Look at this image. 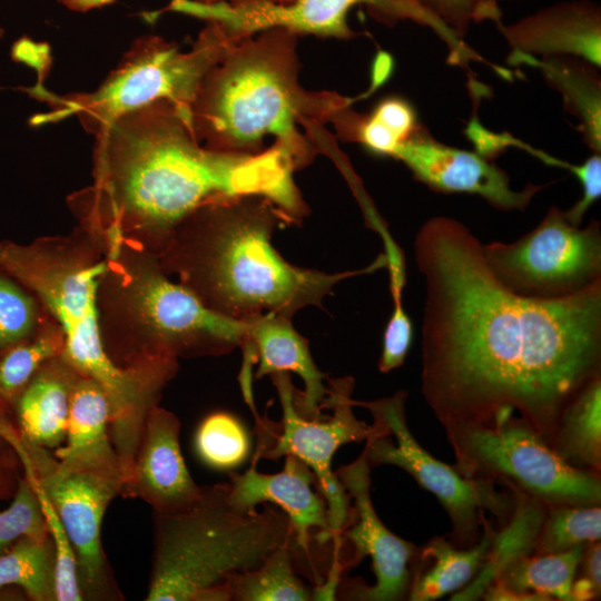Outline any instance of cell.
<instances>
[{"mask_svg":"<svg viewBox=\"0 0 601 601\" xmlns=\"http://www.w3.org/2000/svg\"><path fill=\"white\" fill-rule=\"evenodd\" d=\"M483 534L470 548H457L442 536H434L417 552L408 589L411 601H432L460 591L481 570L490 550L494 533L487 520Z\"/></svg>","mask_w":601,"mask_h":601,"instance_id":"cell-24","label":"cell"},{"mask_svg":"<svg viewBox=\"0 0 601 601\" xmlns=\"http://www.w3.org/2000/svg\"><path fill=\"white\" fill-rule=\"evenodd\" d=\"M47 314L38 297L0 267V353L32 337Z\"/></svg>","mask_w":601,"mask_h":601,"instance_id":"cell-34","label":"cell"},{"mask_svg":"<svg viewBox=\"0 0 601 601\" xmlns=\"http://www.w3.org/2000/svg\"><path fill=\"white\" fill-rule=\"evenodd\" d=\"M71 10L85 12L93 8H99L112 3L115 0H59Z\"/></svg>","mask_w":601,"mask_h":601,"instance_id":"cell-41","label":"cell"},{"mask_svg":"<svg viewBox=\"0 0 601 601\" xmlns=\"http://www.w3.org/2000/svg\"><path fill=\"white\" fill-rule=\"evenodd\" d=\"M237 40L219 22L207 20L189 51L158 36L137 39L91 92L57 95L39 77L33 87L22 90L43 101L48 110L30 122L40 126L75 116L85 131L95 136L121 115L158 100L188 110L207 73Z\"/></svg>","mask_w":601,"mask_h":601,"instance_id":"cell-8","label":"cell"},{"mask_svg":"<svg viewBox=\"0 0 601 601\" xmlns=\"http://www.w3.org/2000/svg\"><path fill=\"white\" fill-rule=\"evenodd\" d=\"M365 6L377 22L392 27L412 21L430 28L447 48V63L470 69L481 56L457 38L444 23L414 0H229L206 6L194 0H170L162 11H176L219 22L231 36L244 38L269 28H282L297 37L348 40L357 33L348 26L347 16L355 6Z\"/></svg>","mask_w":601,"mask_h":601,"instance_id":"cell-11","label":"cell"},{"mask_svg":"<svg viewBox=\"0 0 601 601\" xmlns=\"http://www.w3.org/2000/svg\"><path fill=\"white\" fill-rule=\"evenodd\" d=\"M511 65L526 63L542 73L558 91L568 114L578 120V130L587 147L601 154V77L599 68L572 56H533L510 53Z\"/></svg>","mask_w":601,"mask_h":601,"instance_id":"cell-23","label":"cell"},{"mask_svg":"<svg viewBox=\"0 0 601 601\" xmlns=\"http://www.w3.org/2000/svg\"><path fill=\"white\" fill-rule=\"evenodd\" d=\"M344 140L361 144L380 157L394 158L422 125L414 106L401 96L381 99L370 114L354 112Z\"/></svg>","mask_w":601,"mask_h":601,"instance_id":"cell-29","label":"cell"},{"mask_svg":"<svg viewBox=\"0 0 601 601\" xmlns=\"http://www.w3.org/2000/svg\"><path fill=\"white\" fill-rule=\"evenodd\" d=\"M282 405L280 422H269L256 415L259 459L278 460L294 455L315 474L326 501L333 538L341 534L351 516V500L336 473L332 459L344 444L366 439L370 425L358 421L353 412L351 377L329 380L328 394L323 407L332 415L307 417L295 404L296 388L289 373L269 375Z\"/></svg>","mask_w":601,"mask_h":601,"instance_id":"cell-14","label":"cell"},{"mask_svg":"<svg viewBox=\"0 0 601 601\" xmlns=\"http://www.w3.org/2000/svg\"><path fill=\"white\" fill-rule=\"evenodd\" d=\"M336 476L353 501L341 534L353 546V562L371 558L376 579L374 585L359 589L356 595L370 601L403 599L408 593L418 549L391 532L378 518L371 499V465L364 450L355 461L341 466Z\"/></svg>","mask_w":601,"mask_h":601,"instance_id":"cell-16","label":"cell"},{"mask_svg":"<svg viewBox=\"0 0 601 601\" xmlns=\"http://www.w3.org/2000/svg\"><path fill=\"white\" fill-rule=\"evenodd\" d=\"M406 397L405 391H397L374 401L351 400L353 406L365 407L373 416L364 447L367 462L371 467L395 465L407 472L447 513L451 542L457 548H470L481 538L485 512L500 519L511 516L513 500L496 491L493 482L466 477L454 465L428 453L410 431Z\"/></svg>","mask_w":601,"mask_h":601,"instance_id":"cell-10","label":"cell"},{"mask_svg":"<svg viewBox=\"0 0 601 601\" xmlns=\"http://www.w3.org/2000/svg\"><path fill=\"white\" fill-rule=\"evenodd\" d=\"M102 242L106 265L96 300L100 339L115 365L176 374L179 358L224 355L243 345L247 321L208 308L139 245Z\"/></svg>","mask_w":601,"mask_h":601,"instance_id":"cell-5","label":"cell"},{"mask_svg":"<svg viewBox=\"0 0 601 601\" xmlns=\"http://www.w3.org/2000/svg\"><path fill=\"white\" fill-rule=\"evenodd\" d=\"M444 23L457 38L464 37L473 23L502 19L501 1L511 0H414Z\"/></svg>","mask_w":601,"mask_h":601,"instance_id":"cell-36","label":"cell"},{"mask_svg":"<svg viewBox=\"0 0 601 601\" xmlns=\"http://www.w3.org/2000/svg\"><path fill=\"white\" fill-rule=\"evenodd\" d=\"M63 347V333L47 314L32 337L0 353V415H10L13 403L31 377L47 361L61 355Z\"/></svg>","mask_w":601,"mask_h":601,"instance_id":"cell-30","label":"cell"},{"mask_svg":"<svg viewBox=\"0 0 601 601\" xmlns=\"http://www.w3.org/2000/svg\"><path fill=\"white\" fill-rule=\"evenodd\" d=\"M195 449L207 465L229 470L242 464L249 451V436L242 422L227 412H214L199 424Z\"/></svg>","mask_w":601,"mask_h":601,"instance_id":"cell-33","label":"cell"},{"mask_svg":"<svg viewBox=\"0 0 601 601\" xmlns=\"http://www.w3.org/2000/svg\"><path fill=\"white\" fill-rule=\"evenodd\" d=\"M569 171L579 180L582 196L571 208L564 210V215L572 225L580 226L589 208L601 196V154L593 152L582 164H572Z\"/></svg>","mask_w":601,"mask_h":601,"instance_id":"cell-38","label":"cell"},{"mask_svg":"<svg viewBox=\"0 0 601 601\" xmlns=\"http://www.w3.org/2000/svg\"><path fill=\"white\" fill-rule=\"evenodd\" d=\"M294 169L273 145L258 154L209 149L188 110L158 100L116 118L95 135L92 183L67 205L102 240L122 238L156 255L198 207L223 197L268 198L290 224L308 215Z\"/></svg>","mask_w":601,"mask_h":601,"instance_id":"cell-2","label":"cell"},{"mask_svg":"<svg viewBox=\"0 0 601 601\" xmlns=\"http://www.w3.org/2000/svg\"><path fill=\"white\" fill-rule=\"evenodd\" d=\"M78 375L62 355H58L42 364L31 377L9 415L27 440L49 450L62 445Z\"/></svg>","mask_w":601,"mask_h":601,"instance_id":"cell-22","label":"cell"},{"mask_svg":"<svg viewBox=\"0 0 601 601\" xmlns=\"http://www.w3.org/2000/svg\"><path fill=\"white\" fill-rule=\"evenodd\" d=\"M287 224L264 196L217 198L187 216L155 256L204 305L238 321L267 313L292 319L305 307L321 306L341 280L387 267L385 253L357 270L295 266L272 245L274 231Z\"/></svg>","mask_w":601,"mask_h":601,"instance_id":"cell-3","label":"cell"},{"mask_svg":"<svg viewBox=\"0 0 601 601\" xmlns=\"http://www.w3.org/2000/svg\"><path fill=\"white\" fill-rule=\"evenodd\" d=\"M515 494V506L506 529L493 536L485 561L476 579L451 598V600H476L503 570L515 559L530 554L545 514L546 506L521 490L508 485Z\"/></svg>","mask_w":601,"mask_h":601,"instance_id":"cell-25","label":"cell"},{"mask_svg":"<svg viewBox=\"0 0 601 601\" xmlns=\"http://www.w3.org/2000/svg\"><path fill=\"white\" fill-rule=\"evenodd\" d=\"M244 353L258 363L257 380L275 373H295L303 383L304 391L295 392V404L307 417L323 416V405L328 394L324 380L327 376L318 370L309 351L308 341L285 316L267 313L248 319Z\"/></svg>","mask_w":601,"mask_h":601,"instance_id":"cell-20","label":"cell"},{"mask_svg":"<svg viewBox=\"0 0 601 601\" xmlns=\"http://www.w3.org/2000/svg\"><path fill=\"white\" fill-rule=\"evenodd\" d=\"M393 298V312L383 335V348L378 361L382 373H388L400 367L411 348L413 325L406 314L402 296Z\"/></svg>","mask_w":601,"mask_h":601,"instance_id":"cell-37","label":"cell"},{"mask_svg":"<svg viewBox=\"0 0 601 601\" xmlns=\"http://www.w3.org/2000/svg\"><path fill=\"white\" fill-rule=\"evenodd\" d=\"M511 53L572 56L601 66V7L593 0H568L544 7L513 23H494Z\"/></svg>","mask_w":601,"mask_h":601,"instance_id":"cell-19","label":"cell"},{"mask_svg":"<svg viewBox=\"0 0 601 601\" xmlns=\"http://www.w3.org/2000/svg\"><path fill=\"white\" fill-rule=\"evenodd\" d=\"M194 1L200 4L213 6V4L226 2L227 0H194Z\"/></svg>","mask_w":601,"mask_h":601,"instance_id":"cell-42","label":"cell"},{"mask_svg":"<svg viewBox=\"0 0 601 601\" xmlns=\"http://www.w3.org/2000/svg\"><path fill=\"white\" fill-rule=\"evenodd\" d=\"M295 542L269 554L258 566L235 575L228 584L229 600L307 601L313 593L297 575Z\"/></svg>","mask_w":601,"mask_h":601,"instance_id":"cell-28","label":"cell"},{"mask_svg":"<svg viewBox=\"0 0 601 601\" xmlns=\"http://www.w3.org/2000/svg\"><path fill=\"white\" fill-rule=\"evenodd\" d=\"M21 588L32 601H56V548L51 535L22 536L0 554V589Z\"/></svg>","mask_w":601,"mask_h":601,"instance_id":"cell-31","label":"cell"},{"mask_svg":"<svg viewBox=\"0 0 601 601\" xmlns=\"http://www.w3.org/2000/svg\"><path fill=\"white\" fill-rule=\"evenodd\" d=\"M413 178L440 194L476 195L503 211H523L545 185L526 184L511 188L509 175L493 160L475 151L436 140L422 124L396 151Z\"/></svg>","mask_w":601,"mask_h":601,"instance_id":"cell-15","label":"cell"},{"mask_svg":"<svg viewBox=\"0 0 601 601\" xmlns=\"http://www.w3.org/2000/svg\"><path fill=\"white\" fill-rule=\"evenodd\" d=\"M297 39L282 28L262 30L238 39L211 68L188 109L205 147L258 154L270 136L294 171L327 152L324 125L335 126L355 99L302 87Z\"/></svg>","mask_w":601,"mask_h":601,"instance_id":"cell-4","label":"cell"},{"mask_svg":"<svg viewBox=\"0 0 601 601\" xmlns=\"http://www.w3.org/2000/svg\"><path fill=\"white\" fill-rule=\"evenodd\" d=\"M482 245L445 216L416 234L423 396L443 427L515 417L552 446L566 406L601 376V282L564 298L523 297L495 278Z\"/></svg>","mask_w":601,"mask_h":601,"instance_id":"cell-1","label":"cell"},{"mask_svg":"<svg viewBox=\"0 0 601 601\" xmlns=\"http://www.w3.org/2000/svg\"><path fill=\"white\" fill-rule=\"evenodd\" d=\"M23 476L19 455L8 440L0 435V502L12 500Z\"/></svg>","mask_w":601,"mask_h":601,"instance_id":"cell-39","label":"cell"},{"mask_svg":"<svg viewBox=\"0 0 601 601\" xmlns=\"http://www.w3.org/2000/svg\"><path fill=\"white\" fill-rule=\"evenodd\" d=\"M600 504L546 506L535 541V553H558L599 541Z\"/></svg>","mask_w":601,"mask_h":601,"instance_id":"cell-32","label":"cell"},{"mask_svg":"<svg viewBox=\"0 0 601 601\" xmlns=\"http://www.w3.org/2000/svg\"><path fill=\"white\" fill-rule=\"evenodd\" d=\"M495 278L516 295L559 299L601 282V224L581 228L551 206L542 220L512 243L482 245Z\"/></svg>","mask_w":601,"mask_h":601,"instance_id":"cell-13","label":"cell"},{"mask_svg":"<svg viewBox=\"0 0 601 601\" xmlns=\"http://www.w3.org/2000/svg\"><path fill=\"white\" fill-rule=\"evenodd\" d=\"M180 427L173 412L151 408L122 497H138L157 514L184 512L200 499L203 486L191 477L180 451Z\"/></svg>","mask_w":601,"mask_h":601,"instance_id":"cell-18","label":"cell"},{"mask_svg":"<svg viewBox=\"0 0 601 601\" xmlns=\"http://www.w3.org/2000/svg\"><path fill=\"white\" fill-rule=\"evenodd\" d=\"M63 442L52 450L62 465L119 481L124 489L120 461L110 436L107 396L97 382L81 374L72 387Z\"/></svg>","mask_w":601,"mask_h":601,"instance_id":"cell-21","label":"cell"},{"mask_svg":"<svg viewBox=\"0 0 601 601\" xmlns=\"http://www.w3.org/2000/svg\"><path fill=\"white\" fill-rule=\"evenodd\" d=\"M154 529L147 601H228L235 575L296 543L280 509L238 510L228 501L227 483L203 486L200 499L184 512L154 513Z\"/></svg>","mask_w":601,"mask_h":601,"instance_id":"cell-7","label":"cell"},{"mask_svg":"<svg viewBox=\"0 0 601 601\" xmlns=\"http://www.w3.org/2000/svg\"><path fill=\"white\" fill-rule=\"evenodd\" d=\"M589 548L585 545L582 562H583V578L589 580L594 587L601 590V575H600V561L601 550L599 541L589 543Z\"/></svg>","mask_w":601,"mask_h":601,"instance_id":"cell-40","label":"cell"},{"mask_svg":"<svg viewBox=\"0 0 601 601\" xmlns=\"http://www.w3.org/2000/svg\"><path fill=\"white\" fill-rule=\"evenodd\" d=\"M105 265L102 240L80 225L67 235L30 243L0 242V267L26 285L57 322L65 336L62 357L99 384L109 404L110 430L126 437L140 431L164 384L155 375L118 367L104 349L96 295Z\"/></svg>","mask_w":601,"mask_h":601,"instance_id":"cell-6","label":"cell"},{"mask_svg":"<svg viewBox=\"0 0 601 601\" xmlns=\"http://www.w3.org/2000/svg\"><path fill=\"white\" fill-rule=\"evenodd\" d=\"M50 534L39 496L23 476L8 509L0 511V554L20 538H46Z\"/></svg>","mask_w":601,"mask_h":601,"instance_id":"cell-35","label":"cell"},{"mask_svg":"<svg viewBox=\"0 0 601 601\" xmlns=\"http://www.w3.org/2000/svg\"><path fill=\"white\" fill-rule=\"evenodd\" d=\"M0 435L19 455L24 476L51 503L75 551L83 600H120L101 543L109 504L121 496L119 481L62 465L51 450L27 440L10 417L0 415Z\"/></svg>","mask_w":601,"mask_h":601,"instance_id":"cell-12","label":"cell"},{"mask_svg":"<svg viewBox=\"0 0 601 601\" xmlns=\"http://www.w3.org/2000/svg\"><path fill=\"white\" fill-rule=\"evenodd\" d=\"M4 30L0 27V38L3 36Z\"/></svg>","mask_w":601,"mask_h":601,"instance_id":"cell-43","label":"cell"},{"mask_svg":"<svg viewBox=\"0 0 601 601\" xmlns=\"http://www.w3.org/2000/svg\"><path fill=\"white\" fill-rule=\"evenodd\" d=\"M444 430L454 467L466 477L502 481L545 506L600 504V473L570 464L519 418L496 426L454 424Z\"/></svg>","mask_w":601,"mask_h":601,"instance_id":"cell-9","label":"cell"},{"mask_svg":"<svg viewBox=\"0 0 601 601\" xmlns=\"http://www.w3.org/2000/svg\"><path fill=\"white\" fill-rule=\"evenodd\" d=\"M255 452L250 466L243 473H228L227 497L242 511L272 503L289 519L300 553L309 554L315 539L319 544L333 538L326 501L313 471L294 455L285 456L279 473L264 474L257 470Z\"/></svg>","mask_w":601,"mask_h":601,"instance_id":"cell-17","label":"cell"},{"mask_svg":"<svg viewBox=\"0 0 601 601\" xmlns=\"http://www.w3.org/2000/svg\"><path fill=\"white\" fill-rule=\"evenodd\" d=\"M584 548L585 545H579L558 553L521 555L509 564L493 583H501L518 593L569 601Z\"/></svg>","mask_w":601,"mask_h":601,"instance_id":"cell-27","label":"cell"},{"mask_svg":"<svg viewBox=\"0 0 601 601\" xmlns=\"http://www.w3.org/2000/svg\"><path fill=\"white\" fill-rule=\"evenodd\" d=\"M552 447L570 464L600 473L601 376L589 382L566 406Z\"/></svg>","mask_w":601,"mask_h":601,"instance_id":"cell-26","label":"cell"}]
</instances>
